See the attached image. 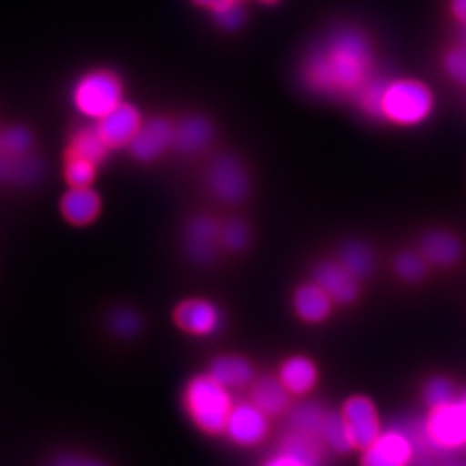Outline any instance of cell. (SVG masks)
<instances>
[{
    "instance_id": "1",
    "label": "cell",
    "mask_w": 466,
    "mask_h": 466,
    "mask_svg": "<svg viewBox=\"0 0 466 466\" xmlns=\"http://www.w3.org/2000/svg\"><path fill=\"white\" fill-rule=\"evenodd\" d=\"M375 73V56L367 35L346 26L309 52L300 67V80L319 97L354 99Z\"/></svg>"
},
{
    "instance_id": "2",
    "label": "cell",
    "mask_w": 466,
    "mask_h": 466,
    "mask_svg": "<svg viewBox=\"0 0 466 466\" xmlns=\"http://www.w3.org/2000/svg\"><path fill=\"white\" fill-rule=\"evenodd\" d=\"M185 404L188 415L200 431L219 433L227 429V421L232 413V400L225 390V385L211 375L198 377L188 383Z\"/></svg>"
},
{
    "instance_id": "3",
    "label": "cell",
    "mask_w": 466,
    "mask_h": 466,
    "mask_svg": "<svg viewBox=\"0 0 466 466\" xmlns=\"http://www.w3.org/2000/svg\"><path fill=\"white\" fill-rule=\"evenodd\" d=\"M435 107L432 90L413 78H400L387 84L383 94L382 117L400 125L417 127L431 116Z\"/></svg>"
},
{
    "instance_id": "4",
    "label": "cell",
    "mask_w": 466,
    "mask_h": 466,
    "mask_svg": "<svg viewBox=\"0 0 466 466\" xmlns=\"http://www.w3.org/2000/svg\"><path fill=\"white\" fill-rule=\"evenodd\" d=\"M123 84L116 73L96 69L84 75L73 88V104L84 116L99 121L123 102Z\"/></svg>"
},
{
    "instance_id": "5",
    "label": "cell",
    "mask_w": 466,
    "mask_h": 466,
    "mask_svg": "<svg viewBox=\"0 0 466 466\" xmlns=\"http://www.w3.org/2000/svg\"><path fill=\"white\" fill-rule=\"evenodd\" d=\"M427 437L439 450H456L466 444V400L435 408L427 421Z\"/></svg>"
},
{
    "instance_id": "6",
    "label": "cell",
    "mask_w": 466,
    "mask_h": 466,
    "mask_svg": "<svg viewBox=\"0 0 466 466\" xmlns=\"http://www.w3.org/2000/svg\"><path fill=\"white\" fill-rule=\"evenodd\" d=\"M142 127V116L134 104L121 102L111 113L97 121V132L109 149L130 146L135 134Z\"/></svg>"
},
{
    "instance_id": "7",
    "label": "cell",
    "mask_w": 466,
    "mask_h": 466,
    "mask_svg": "<svg viewBox=\"0 0 466 466\" xmlns=\"http://www.w3.org/2000/svg\"><path fill=\"white\" fill-rule=\"evenodd\" d=\"M209 185L213 192L225 202H238L249 192V178L246 169L232 156H221L209 169Z\"/></svg>"
},
{
    "instance_id": "8",
    "label": "cell",
    "mask_w": 466,
    "mask_h": 466,
    "mask_svg": "<svg viewBox=\"0 0 466 466\" xmlns=\"http://www.w3.org/2000/svg\"><path fill=\"white\" fill-rule=\"evenodd\" d=\"M175 140V127L167 117H152L142 123L138 132L130 142V150L138 161H154L165 150L173 146Z\"/></svg>"
},
{
    "instance_id": "9",
    "label": "cell",
    "mask_w": 466,
    "mask_h": 466,
    "mask_svg": "<svg viewBox=\"0 0 466 466\" xmlns=\"http://www.w3.org/2000/svg\"><path fill=\"white\" fill-rule=\"evenodd\" d=\"M344 420L350 431V441L354 448L367 450L370 444L380 435L379 417L375 406L361 396H356L344 406Z\"/></svg>"
},
{
    "instance_id": "10",
    "label": "cell",
    "mask_w": 466,
    "mask_h": 466,
    "mask_svg": "<svg viewBox=\"0 0 466 466\" xmlns=\"http://www.w3.org/2000/svg\"><path fill=\"white\" fill-rule=\"evenodd\" d=\"M267 413L258 406L240 404L232 408L227 421V432L240 446H254L265 439L268 432Z\"/></svg>"
},
{
    "instance_id": "11",
    "label": "cell",
    "mask_w": 466,
    "mask_h": 466,
    "mask_svg": "<svg viewBox=\"0 0 466 466\" xmlns=\"http://www.w3.org/2000/svg\"><path fill=\"white\" fill-rule=\"evenodd\" d=\"M413 446L408 435L387 432L370 444L363 456V466H408Z\"/></svg>"
},
{
    "instance_id": "12",
    "label": "cell",
    "mask_w": 466,
    "mask_h": 466,
    "mask_svg": "<svg viewBox=\"0 0 466 466\" xmlns=\"http://www.w3.org/2000/svg\"><path fill=\"white\" fill-rule=\"evenodd\" d=\"M175 321L187 332L194 335H209L219 329L221 317L211 302L190 299L185 300L177 308Z\"/></svg>"
},
{
    "instance_id": "13",
    "label": "cell",
    "mask_w": 466,
    "mask_h": 466,
    "mask_svg": "<svg viewBox=\"0 0 466 466\" xmlns=\"http://www.w3.org/2000/svg\"><path fill=\"white\" fill-rule=\"evenodd\" d=\"M99 194L90 187H71L61 199V211L71 225L84 227L99 217Z\"/></svg>"
},
{
    "instance_id": "14",
    "label": "cell",
    "mask_w": 466,
    "mask_h": 466,
    "mask_svg": "<svg viewBox=\"0 0 466 466\" xmlns=\"http://www.w3.org/2000/svg\"><path fill=\"white\" fill-rule=\"evenodd\" d=\"M218 223L209 217H196L187 227V250L194 261L208 265L217 252Z\"/></svg>"
},
{
    "instance_id": "15",
    "label": "cell",
    "mask_w": 466,
    "mask_h": 466,
    "mask_svg": "<svg viewBox=\"0 0 466 466\" xmlns=\"http://www.w3.org/2000/svg\"><path fill=\"white\" fill-rule=\"evenodd\" d=\"M315 280L329 294V298L340 304H350L358 298L356 279L342 265L321 263L315 269Z\"/></svg>"
},
{
    "instance_id": "16",
    "label": "cell",
    "mask_w": 466,
    "mask_h": 466,
    "mask_svg": "<svg viewBox=\"0 0 466 466\" xmlns=\"http://www.w3.org/2000/svg\"><path fill=\"white\" fill-rule=\"evenodd\" d=\"M213 137V127L208 119L199 116L185 117L175 127V149L182 154H196L204 149Z\"/></svg>"
},
{
    "instance_id": "17",
    "label": "cell",
    "mask_w": 466,
    "mask_h": 466,
    "mask_svg": "<svg viewBox=\"0 0 466 466\" xmlns=\"http://www.w3.org/2000/svg\"><path fill=\"white\" fill-rule=\"evenodd\" d=\"M294 302L298 315L304 321L318 323L330 315V298L318 283L302 285L296 292Z\"/></svg>"
},
{
    "instance_id": "18",
    "label": "cell",
    "mask_w": 466,
    "mask_h": 466,
    "mask_svg": "<svg viewBox=\"0 0 466 466\" xmlns=\"http://www.w3.org/2000/svg\"><path fill=\"white\" fill-rule=\"evenodd\" d=\"M423 256L439 267H448L461 256V246L456 237L446 232H432L425 235L421 242Z\"/></svg>"
},
{
    "instance_id": "19",
    "label": "cell",
    "mask_w": 466,
    "mask_h": 466,
    "mask_svg": "<svg viewBox=\"0 0 466 466\" xmlns=\"http://www.w3.org/2000/svg\"><path fill=\"white\" fill-rule=\"evenodd\" d=\"M280 379L289 392L306 394L317 383V368L306 358H292L283 365Z\"/></svg>"
},
{
    "instance_id": "20",
    "label": "cell",
    "mask_w": 466,
    "mask_h": 466,
    "mask_svg": "<svg viewBox=\"0 0 466 466\" xmlns=\"http://www.w3.org/2000/svg\"><path fill=\"white\" fill-rule=\"evenodd\" d=\"M252 375L249 361L238 356H221L211 365V377L225 387H240L249 382Z\"/></svg>"
},
{
    "instance_id": "21",
    "label": "cell",
    "mask_w": 466,
    "mask_h": 466,
    "mask_svg": "<svg viewBox=\"0 0 466 466\" xmlns=\"http://www.w3.org/2000/svg\"><path fill=\"white\" fill-rule=\"evenodd\" d=\"M254 402L256 406L267 413V415H279L282 413L289 402L287 398V389L282 380L275 379H261L254 387Z\"/></svg>"
},
{
    "instance_id": "22",
    "label": "cell",
    "mask_w": 466,
    "mask_h": 466,
    "mask_svg": "<svg viewBox=\"0 0 466 466\" xmlns=\"http://www.w3.org/2000/svg\"><path fill=\"white\" fill-rule=\"evenodd\" d=\"M107 150L109 147L102 140L97 128H84L73 135L67 152L85 157L96 165H100V163H104Z\"/></svg>"
},
{
    "instance_id": "23",
    "label": "cell",
    "mask_w": 466,
    "mask_h": 466,
    "mask_svg": "<svg viewBox=\"0 0 466 466\" xmlns=\"http://www.w3.org/2000/svg\"><path fill=\"white\" fill-rule=\"evenodd\" d=\"M389 80L380 75H373L361 90L354 96L358 107L370 117H382V102Z\"/></svg>"
},
{
    "instance_id": "24",
    "label": "cell",
    "mask_w": 466,
    "mask_h": 466,
    "mask_svg": "<svg viewBox=\"0 0 466 466\" xmlns=\"http://www.w3.org/2000/svg\"><path fill=\"white\" fill-rule=\"evenodd\" d=\"M340 265L350 271L354 279H363L370 275L373 268V254L361 242H350L342 248Z\"/></svg>"
},
{
    "instance_id": "25",
    "label": "cell",
    "mask_w": 466,
    "mask_h": 466,
    "mask_svg": "<svg viewBox=\"0 0 466 466\" xmlns=\"http://www.w3.org/2000/svg\"><path fill=\"white\" fill-rule=\"evenodd\" d=\"M323 410L318 404H302L296 408L290 415V425L294 432L315 437L321 435V423H323Z\"/></svg>"
},
{
    "instance_id": "26",
    "label": "cell",
    "mask_w": 466,
    "mask_h": 466,
    "mask_svg": "<svg viewBox=\"0 0 466 466\" xmlns=\"http://www.w3.org/2000/svg\"><path fill=\"white\" fill-rule=\"evenodd\" d=\"M321 437L329 442L332 450L339 452H348L352 448L346 420L344 417H339L337 413H325L321 423Z\"/></svg>"
},
{
    "instance_id": "27",
    "label": "cell",
    "mask_w": 466,
    "mask_h": 466,
    "mask_svg": "<svg viewBox=\"0 0 466 466\" xmlns=\"http://www.w3.org/2000/svg\"><path fill=\"white\" fill-rule=\"evenodd\" d=\"M65 159V178L69 187H90L94 184L99 165L69 152H66Z\"/></svg>"
},
{
    "instance_id": "28",
    "label": "cell",
    "mask_w": 466,
    "mask_h": 466,
    "mask_svg": "<svg viewBox=\"0 0 466 466\" xmlns=\"http://www.w3.org/2000/svg\"><path fill=\"white\" fill-rule=\"evenodd\" d=\"M32 144L34 137L25 128H9L5 134L0 135V149L5 156L15 159L23 157L32 149Z\"/></svg>"
},
{
    "instance_id": "29",
    "label": "cell",
    "mask_w": 466,
    "mask_h": 466,
    "mask_svg": "<svg viewBox=\"0 0 466 466\" xmlns=\"http://www.w3.org/2000/svg\"><path fill=\"white\" fill-rule=\"evenodd\" d=\"M211 11L218 25L227 32L237 30L244 23V11L235 0H218Z\"/></svg>"
},
{
    "instance_id": "30",
    "label": "cell",
    "mask_w": 466,
    "mask_h": 466,
    "mask_svg": "<svg viewBox=\"0 0 466 466\" xmlns=\"http://www.w3.org/2000/svg\"><path fill=\"white\" fill-rule=\"evenodd\" d=\"M221 242L232 250H242L246 249L248 242H249V230H248V225L240 219H230L228 223L223 225L221 232Z\"/></svg>"
},
{
    "instance_id": "31",
    "label": "cell",
    "mask_w": 466,
    "mask_h": 466,
    "mask_svg": "<svg viewBox=\"0 0 466 466\" xmlns=\"http://www.w3.org/2000/svg\"><path fill=\"white\" fill-rule=\"evenodd\" d=\"M444 69L452 82L466 85V46L458 44L456 47L446 52Z\"/></svg>"
},
{
    "instance_id": "32",
    "label": "cell",
    "mask_w": 466,
    "mask_h": 466,
    "mask_svg": "<svg viewBox=\"0 0 466 466\" xmlns=\"http://www.w3.org/2000/svg\"><path fill=\"white\" fill-rule=\"evenodd\" d=\"M396 271L400 279L417 282L425 277V261L415 252H402L396 259Z\"/></svg>"
},
{
    "instance_id": "33",
    "label": "cell",
    "mask_w": 466,
    "mask_h": 466,
    "mask_svg": "<svg viewBox=\"0 0 466 466\" xmlns=\"http://www.w3.org/2000/svg\"><path fill=\"white\" fill-rule=\"evenodd\" d=\"M425 400L431 408H441L454 400V389L446 379H433L425 387Z\"/></svg>"
},
{
    "instance_id": "34",
    "label": "cell",
    "mask_w": 466,
    "mask_h": 466,
    "mask_svg": "<svg viewBox=\"0 0 466 466\" xmlns=\"http://www.w3.org/2000/svg\"><path fill=\"white\" fill-rule=\"evenodd\" d=\"M111 329L121 337H132L140 329V318L130 309H117L111 317Z\"/></svg>"
},
{
    "instance_id": "35",
    "label": "cell",
    "mask_w": 466,
    "mask_h": 466,
    "mask_svg": "<svg viewBox=\"0 0 466 466\" xmlns=\"http://www.w3.org/2000/svg\"><path fill=\"white\" fill-rule=\"evenodd\" d=\"M52 466H106L96 461V460H90V458H84V456H78V454H61L54 460Z\"/></svg>"
},
{
    "instance_id": "36",
    "label": "cell",
    "mask_w": 466,
    "mask_h": 466,
    "mask_svg": "<svg viewBox=\"0 0 466 466\" xmlns=\"http://www.w3.org/2000/svg\"><path fill=\"white\" fill-rule=\"evenodd\" d=\"M267 466H311L308 465L306 461H302L300 458L298 456H294V454H290V452H285L282 451V454L280 456H277V458H273Z\"/></svg>"
},
{
    "instance_id": "37",
    "label": "cell",
    "mask_w": 466,
    "mask_h": 466,
    "mask_svg": "<svg viewBox=\"0 0 466 466\" xmlns=\"http://www.w3.org/2000/svg\"><path fill=\"white\" fill-rule=\"evenodd\" d=\"M450 9L452 17L461 26H466V0H450Z\"/></svg>"
},
{
    "instance_id": "38",
    "label": "cell",
    "mask_w": 466,
    "mask_h": 466,
    "mask_svg": "<svg viewBox=\"0 0 466 466\" xmlns=\"http://www.w3.org/2000/svg\"><path fill=\"white\" fill-rule=\"evenodd\" d=\"M194 2L199 4V5H206V7H213L218 0H194Z\"/></svg>"
},
{
    "instance_id": "39",
    "label": "cell",
    "mask_w": 466,
    "mask_h": 466,
    "mask_svg": "<svg viewBox=\"0 0 466 466\" xmlns=\"http://www.w3.org/2000/svg\"><path fill=\"white\" fill-rule=\"evenodd\" d=\"M460 44L466 46V26H461V30H460Z\"/></svg>"
},
{
    "instance_id": "40",
    "label": "cell",
    "mask_w": 466,
    "mask_h": 466,
    "mask_svg": "<svg viewBox=\"0 0 466 466\" xmlns=\"http://www.w3.org/2000/svg\"><path fill=\"white\" fill-rule=\"evenodd\" d=\"M261 2H265V4H275V2H279V0H261Z\"/></svg>"
},
{
    "instance_id": "41",
    "label": "cell",
    "mask_w": 466,
    "mask_h": 466,
    "mask_svg": "<svg viewBox=\"0 0 466 466\" xmlns=\"http://www.w3.org/2000/svg\"><path fill=\"white\" fill-rule=\"evenodd\" d=\"M235 2H240V0H235Z\"/></svg>"
},
{
    "instance_id": "42",
    "label": "cell",
    "mask_w": 466,
    "mask_h": 466,
    "mask_svg": "<svg viewBox=\"0 0 466 466\" xmlns=\"http://www.w3.org/2000/svg\"><path fill=\"white\" fill-rule=\"evenodd\" d=\"M465 400H466V394H465Z\"/></svg>"
}]
</instances>
